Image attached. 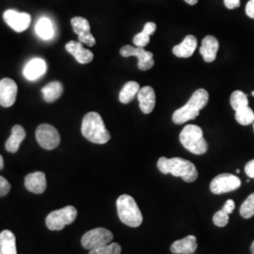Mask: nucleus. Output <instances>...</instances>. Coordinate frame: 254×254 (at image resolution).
<instances>
[{
    "instance_id": "obj_7",
    "label": "nucleus",
    "mask_w": 254,
    "mask_h": 254,
    "mask_svg": "<svg viewBox=\"0 0 254 254\" xmlns=\"http://www.w3.org/2000/svg\"><path fill=\"white\" fill-rule=\"evenodd\" d=\"M113 239L112 233L105 228H96L87 232L82 236V247L86 250H93L102 246L108 245Z\"/></svg>"
},
{
    "instance_id": "obj_6",
    "label": "nucleus",
    "mask_w": 254,
    "mask_h": 254,
    "mask_svg": "<svg viewBox=\"0 0 254 254\" xmlns=\"http://www.w3.org/2000/svg\"><path fill=\"white\" fill-rule=\"evenodd\" d=\"M77 217V211L72 205L51 212L46 219V227L51 231H62L66 225L72 224Z\"/></svg>"
},
{
    "instance_id": "obj_32",
    "label": "nucleus",
    "mask_w": 254,
    "mask_h": 254,
    "mask_svg": "<svg viewBox=\"0 0 254 254\" xmlns=\"http://www.w3.org/2000/svg\"><path fill=\"white\" fill-rule=\"evenodd\" d=\"M10 190V185L7 179L0 176V197L6 196Z\"/></svg>"
},
{
    "instance_id": "obj_15",
    "label": "nucleus",
    "mask_w": 254,
    "mask_h": 254,
    "mask_svg": "<svg viewBox=\"0 0 254 254\" xmlns=\"http://www.w3.org/2000/svg\"><path fill=\"white\" fill-rule=\"evenodd\" d=\"M25 187L34 194H42L46 190V174L42 172L29 173L25 178Z\"/></svg>"
},
{
    "instance_id": "obj_22",
    "label": "nucleus",
    "mask_w": 254,
    "mask_h": 254,
    "mask_svg": "<svg viewBox=\"0 0 254 254\" xmlns=\"http://www.w3.org/2000/svg\"><path fill=\"white\" fill-rule=\"evenodd\" d=\"M0 252L1 254H17L16 238L9 230H4L0 234Z\"/></svg>"
},
{
    "instance_id": "obj_5",
    "label": "nucleus",
    "mask_w": 254,
    "mask_h": 254,
    "mask_svg": "<svg viewBox=\"0 0 254 254\" xmlns=\"http://www.w3.org/2000/svg\"><path fill=\"white\" fill-rule=\"evenodd\" d=\"M179 138L182 145L192 154L200 155L207 152L208 144L203 137V133L200 127L189 125L184 127Z\"/></svg>"
},
{
    "instance_id": "obj_14",
    "label": "nucleus",
    "mask_w": 254,
    "mask_h": 254,
    "mask_svg": "<svg viewBox=\"0 0 254 254\" xmlns=\"http://www.w3.org/2000/svg\"><path fill=\"white\" fill-rule=\"evenodd\" d=\"M65 49L68 53H70L73 56L78 64H90L93 60V53L91 52V50L86 49L80 42L70 41L65 46Z\"/></svg>"
},
{
    "instance_id": "obj_2",
    "label": "nucleus",
    "mask_w": 254,
    "mask_h": 254,
    "mask_svg": "<svg viewBox=\"0 0 254 254\" xmlns=\"http://www.w3.org/2000/svg\"><path fill=\"white\" fill-rule=\"evenodd\" d=\"M82 135L95 144H105L110 139V133L97 112H89L82 121Z\"/></svg>"
},
{
    "instance_id": "obj_11",
    "label": "nucleus",
    "mask_w": 254,
    "mask_h": 254,
    "mask_svg": "<svg viewBox=\"0 0 254 254\" xmlns=\"http://www.w3.org/2000/svg\"><path fill=\"white\" fill-rule=\"evenodd\" d=\"M3 19L11 29L16 32H23L31 23V16L27 12H18L14 9H8L4 12Z\"/></svg>"
},
{
    "instance_id": "obj_9",
    "label": "nucleus",
    "mask_w": 254,
    "mask_h": 254,
    "mask_svg": "<svg viewBox=\"0 0 254 254\" xmlns=\"http://www.w3.org/2000/svg\"><path fill=\"white\" fill-rule=\"evenodd\" d=\"M240 186L241 181L237 176L231 173H222L212 180L210 184V190L216 195H219L236 190Z\"/></svg>"
},
{
    "instance_id": "obj_24",
    "label": "nucleus",
    "mask_w": 254,
    "mask_h": 254,
    "mask_svg": "<svg viewBox=\"0 0 254 254\" xmlns=\"http://www.w3.org/2000/svg\"><path fill=\"white\" fill-rule=\"evenodd\" d=\"M236 208L235 201L233 200H228L221 210L218 211L214 217H213V222L218 227H224L226 226L229 222V215L234 212Z\"/></svg>"
},
{
    "instance_id": "obj_41",
    "label": "nucleus",
    "mask_w": 254,
    "mask_h": 254,
    "mask_svg": "<svg viewBox=\"0 0 254 254\" xmlns=\"http://www.w3.org/2000/svg\"></svg>"
},
{
    "instance_id": "obj_36",
    "label": "nucleus",
    "mask_w": 254,
    "mask_h": 254,
    "mask_svg": "<svg viewBox=\"0 0 254 254\" xmlns=\"http://www.w3.org/2000/svg\"><path fill=\"white\" fill-rule=\"evenodd\" d=\"M189 5H191V6H193V5H195V4H197L198 3V1L199 0H185Z\"/></svg>"
},
{
    "instance_id": "obj_25",
    "label": "nucleus",
    "mask_w": 254,
    "mask_h": 254,
    "mask_svg": "<svg viewBox=\"0 0 254 254\" xmlns=\"http://www.w3.org/2000/svg\"><path fill=\"white\" fill-rule=\"evenodd\" d=\"M155 30H156V25L153 22L146 23L142 31L136 34L133 38L134 45L136 47H145L150 42V37L154 34Z\"/></svg>"
},
{
    "instance_id": "obj_39",
    "label": "nucleus",
    "mask_w": 254,
    "mask_h": 254,
    "mask_svg": "<svg viewBox=\"0 0 254 254\" xmlns=\"http://www.w3.org/2000/svg\"><path fill=\"white\" fill-rule=\"evenodd\" d=\"M236 173H240V170H238V169H237V170H236Z\"/></svg>"
},
{
    "instance_id": "obj_30",
    "label": "nucleus",
    "mask_w": 254,
    "mask_h": 254,
    "mask_svg": "<svg viewBox=\"0 0 254 254\" xmlns=\"http://www.w3.org/2000/svg\"><path fill=\"white\" fill-rule=\"evenodd\" d=\"M240 215L244 218H253L254 216V193L251 194L246 199L241 207H240Z\"/></svg>"
},
{
    "instance_id": "obj_12",
    "label": "nucleus",
    "mask_w": 254,
    "mask_h": 254,
    "mask_svg": "<svg viewBox=\"0 0 254 254\" xmlns=\"http://www.w3.org/2000/svg\"><path fill=\"white\" fill-rule=\"evenodd\" d=\"M73 32L77 34L78 42L88 46H94L96 41L91 33V26L87 19L83 17H73L71 20Z\"/></svg>"
},
{
    "instance_id": "obj_20",
    "label": "nucleus",
    "mask_w": 254,
    "mask_h": 254,
    "mask_svg": "<svg viewBox=\"0 0 254 254\" xmlns=\"http://www.w3.org/2000/svg\"><path fill=\"white\" fill-rule=\"evenodd\" d=\"M46 62L42 59H33L24 68V75L28 80H36L46 73Z\"/></svg>"
},
{
    "instance_id": "obj_37",
    "label": "nucleus",
    "mask_w": 254,
    "mask_h": 254,
    "mask_svg": "<svg viewBox=\"0 0 254 254\" xmlns=\"http://www.w3.org/2000/svg\"><path fill=\"white\" fill-rule=\"evenodd\" d=\"M3 168H4V159L0 154V170H3Z\"/></svg>"
},
{
    "instance_id": "obj_13",
    "label": "nucleus",
    "mask_w": 254,
    "mask_h": 254,
    "mask_svg": "<svg viewBox=\"0 0 254 254\" xmlns=\"http://www.w3.org/2000/svg\"><path fill=\"white\" fill-rule=\"evenodd\" d=\"M17 84L10 78H3L0 80V105L4 108L11 107L17 96Z\"/></svg>"
},
{
    "instance_id": "obj_17",
    "label": "nucleus",
    "mask_w": 254,
    "mask_h": 254,
    "mask_svg": "<svg viewBox=\"0 0 254 254\" xmlns=\"http://www.w3.org/2000/svg\"><path fill=\"white\" fill-rule=\"evenodd\" d=\"M139 102V109L144 114H150L155 107V93L154 89L150 86L141 88L137 93Z\"/></svg>"
},
{
    "instance_id": "obj_4",
    "label": "nucleus",
    "mask_w": 254,
    "mask_h": 254,
    "mask_svg": "<svg viewBox=\"0 0 254 254\" xmlns=\"http://www.w3.org/2000/svg\"><path fill=\"white\" fill-rule=\"evenodd\" d=\"M119 218L123 223L132 228L138 227L142 223V214L136 200L127 194L121 195L116 202Z\"/></svg>"
},
{
    "instance_id": "obj_40",
    "label": "nucleus",
    "mask_w": 254,
    "mask_h": 254,
    "mask_svg": "<svg viewBox=\"0 0 254 254\" xmlns=\"http://www.w3.org/2000/svg\"><path fill=\"white\" fill-rule=\"evenodd\" d=\"M252 95H253V96L254 97V91L252 92Z\"/></svg>"
},
{
    "instance_id": "obj_3",
    "label": "nucleus",
    "mask_w": 254,
    "mask_h": 254,
    "mask_svg": "<svg viewBox=\"0 0 254 254\" xmlns=\"http://www.w3.org/2000/svg\"><path fill=\"white\" fill-rule=\"evenodd\" d=\"M209 101V94L206 90L199 89L195 91L189 102L176 111L173 115V122L175 125H183L190 120L197 118L200 111L204 109Z\"/></svg>"
},
{
    "instance_id": "obj_43",
    "label": "nucleus",
    "mask_w": 254,
    "mask_h": 254,
    "mask_svg": "<svg viewBox=\"0 0 254 254\" xmlns=\"http://www.w3.org/2000/svg\"></svg>"
},
{
    "instance_id": "obj_35",
    "label": "nucleus",
    "mask_w": 254,
    "mask_h": 254,
    "mask_svg": "<svg viewBox=\"0 0 254 254\" xmlns=\"http://www.w3.org/2000/svg\"><path fill=\"white\" fill-rule=\"evenodd\" d=\"M241 0H224V5L229 9H235L240 6Z\"/></svg>"
},
{
    "instance_id": "obj_42",
    "label": "nucleus",
    "mask_w": 254,
    "mask_h": 254,
    "mask_svg": "<svg viewBox=\"0 0 254 254\" xmlns=\"http://www.w3.org/2000/svg\"><path fill=\"white\" fill-rule=\"evenodd\" d=\"M0 254H1V252H0Z\"/></svg>"
},
{
    "instance_id": "obj_31",
    "label": "nucleus",
    "mask_w": 254,
    "mask_h": 254,
    "mask_svg": "<svg viewBox=\"0 0 254 254\" xmlns=\"http://www.w3.org/2000/svg\"><path fill=\"white\" fill-rule=\"evenodd\" d=\"M122 247L118 243H109L108 245L91 250L89 254H121Z\"/></svg>"
},
{
    "instance_id": "obj_29",
    "label": "nucleus",
    "mask_w": 254,
    "mask_h": 254,
    "mask_svg": "<svg viewBox=\"0 0 254 254\" xmlns=\"http://www.w3.org/2000/svg\"><path fill=\"white\" fill-rule=\"evenodd\" d=\"M230 104L235 111L238 109L243 108V107H247V106H249L248 96L243 91H234L230 98Z\"/></svg>"
},
{
    "instance_id": "obj_1",
    "label": "nucleus",
    "mask_w": 254,
    "mask_h": 254,
    "mask_svg": "<svg viewBox=\"0 0 254 254\" xmlns=\"http://www.w3.org/2000/svg\"><path fill=\"white\" fill-rule=\"evenodd\" d=\"M158 170L164 174H172L175 177H181L187 183H193L198 178V171L195 165L181 157H160L157 161Z\"/></svg>"
},
{
    "instance_id": "obj_38",
    "label": "nucleus",
    "mask_w": 254,
    "mask_h": 254,
    "mask_svg": "<svg viewBox=\"0 0 254 254\" xmlns=\"http://www.w3.org/2000/svg\"><path fill=\"white\" fill-rule=\"evenodd\" d=\"M251 253H252V254H254V241L251 246Z\"/></svg>"
},
{
    "instance_id": "obj_10",
    "label": "nucleus",
    "mask_w": 254,
    "mask_h": 254,
    "mask_svg": "<svg viewBox=\"0 0 254 254\" xmlns=\"http://www.w3.org/2000/svg\"><path fill=\"white\" fill-rule=\"evenodd\" d=\"M120 53L125 57H136L138 60L137 67L140 71H147L154 67V54L152 52L146 51L144 47H133L131 46H126L121 48Z\"/></svg>"
},
{
    "instance_id": "obj_26",
    "label": "nucleus",
    "mask_w": 254,
    "mask_h": 254,
    "mask_svg": "<svg viewBox=\"0 0 254 254\" xmlns=\"http://www.w3.org/2000/svg\"><path fill=\"white\" fill-rule=\"evenodd\" d=\"M139 84L136 81L127 82L123 87L122 91L119 94V100L123 104H129L130 102L135 99L138 91H139Z\"/></svg>"
},
{
    "instance_id": "obj_18",
    "label": "nucleus",
    "mask_w": 254,
    "mask_h": 254,
    "mask_svg": "<svg viewBox=\"0 0 254 254\" xmlns=\"http://www.w3.org/2000/svg\"><path fill=\"white\" fill-rule=\"evenodd\" d=\"M218 47H219V44L216 37L208 35L203 38L200 48V53L202 56L204 62L209 64V63H213L216 60Z\"/></svg>"
},
{
    "instance_id": "obj_19",
    "label": "nucleus",
    "mask_w": 254,
    "mask_h": 254,
    "mask_svg": "<svg viewBox=\"0 0 254 254\" xmlns=\"http://www.w3.org/2000/svg\"><path fill=\"white\" fill-rule=\"evenodd\" d=\"M198 41L197 38L193 35H188L183 40L180 45L174 46L173 53L178 58H190L194 54L197 49Z\"/></svg>"
},
{
    "instance_id": "obj_34",
    "label": "nucleus",
    "mask_w": 254,
    "mask_h": 254,
    "mask_svg": "<svg viewBox=\"0 0 254 254\" xmlns=\"http://www.w3.org/2000/svg\"><path fill=\"white\" fill-rule=\"evenodd\" d=\"M246 13L250 18L254 19V0H250L246 6Z\"/></svg>"
},
{
    "instance_id": "obj_16",
    "label": "nucleus",
    "mask_w": 254,
    "mask_h": 254,
    "mask_svg": "<svg viewBox=\"0 0 254 254\" xmlns=\"http://www.w3.org/2000/svg\"><path fill=\"white\" fill-rule=\"evenodd\" d=\"M198 249L196 236H188L180 240L174 241L171 246L173 254H193Z\"/></svg>"
},
{
    "instance_id": "obj_23",
    "label": "nucleus",
    "mask_w": 254,
    "mask_h": 254,
    "mask_svg": "<svg viewBox=\"0 0 254 254\" xmlns=\"http://www.w3.org/2000/svg\"><path fill=\"white\" fill-rule=\"evenodd\" d=\"M43 97L47 103L58 100L64 93V85L59 81L50 82L42 89Z\"/></svg>"
},
{
    "instance_id": "obj_21",
    "label": "nucleus",
    "mask_w": 254,
    "mask_h": 254,
    "mask_svg": "<svg viewBox=\"0 0 254 254\" xmlns=\"http://www.w3.org/2000/svg\"><path fill=\"white\" fill-rule=\"evenodd\" d=\"M25 137H26L25 129L18 125L14 126L11 129V135L6 141V144H5L6 150L11 154L16 153L19 150L20 144L23 142Z\"/></svg>"
},
{
    "instance_id": "obj_33",
    "label": "nucleus",
    "mask_w": 254,
    "mask_h": 254,
    "mask_svg": "<svg viewBox=\"0 0 254 254\" xmlns=\"http://www.w3.org/2000/svg\"><path fill=\"white\" fill-rule=\"evenodd\" d=\"M245 173L250 178H254V159L247 163L245 167Z\"/></svg>"
},
{
    "instance_id": "obj_28",
    "label": "nucleus",
    "mask_w": 254,
    "mask_h": 254,
    "mask_svg": "<svg viewBox=\"0 0 254 254\" xmlns=\"http://www.w3.org/2000/svg\"><path fill=\"white\" fill-rule=\"evenodd\" d=\"M236 120L241 126H249L254 124V112L249 106L236 110Z\"/></svg>"
},
{
    "instance_id": "obj_8",
    "label": "nucleus",
    "mask_w": 254,
    "mask_h": 254,
    "mask_svg": "<svg viewBox=\"0 0 254 254\" xmlns=\"http://www.w3.org/2000/svg\"><path fill=\"white\" fill-rule=\"evenodd\" d=\"M36 138L40 146L46 150H54L61 143V136L54 127L43 124L36 130Z\"/></svg>"
},
{
    "instance_id": "obj_27",
    "label": "nucleus",
    "mask_w": 254,
    "mask_h": 254,
    "mask_svg": "<svg viewBox=\"0 0 254 254\" xmlns=\"http://www.w3.org/2000/svg\"><path fill=\"white\" fill-rule=\"evenodd\" d=\"M35 29L39 37L44 40H50L54 36V27L52 22L46 17H43L37 22Z\"/></svg>"
}]
</instances>
